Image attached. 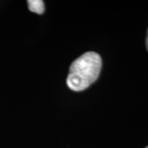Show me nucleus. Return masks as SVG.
<instances>
[{"label":"nucleus","instance_id":"f03ea898","mask_svg":"<svg viewBox=\"0 0 148 148\" xmlns=\"http://www.w3.org/2000/svg\"><path fill=\"white\" fill-rule=\"evenodd\" d=\"M29 10L36 14H42L45 11V5L42 0H29L27 1Z\"/></svg>","mask_w":148,"mask_h":148},{"label":"nucleus","instance_id":"7ed1b4c3","mask_svg":"<svg viewBox=\"0 0 148 148\" xmlns=\"http://www.w3.org/2000/svg\"><path fill=\"white\" fill-rule=\"evenodd\" d=\"M146 47H147V51H148V30H147V38H146Z\"/></svg>","mask_w":148,"mask_h":148},{"label":"nucleus","instance_id":"f257e3e1","mask_svg":"<svg viewBox=\"0 0 148 148\" xmlns=\"http://www.w3.org/2000/svg\"><path fill=\"white\" fill-rule=\"evenodd\" d=\"M101 68V58L97 53L88 51L72 62L66 78L68 87L74 91L87 88L97 80Z\"/></svg>","mask_w":148,"mask_h":148},{"label":"nucleus","instance_id":"20e7f679","mask_svg":"<svg viewBox=\"0 0 148 148\" xmlns=\"http://www.w3.org/2000/svg\"><path fill=\"white\" fill-rule=\"evenodd\" d=\"M145 148H148V146H147V147H145Z\"/></svg>","mask_w":148,"mask_h":148}]
</instances>
